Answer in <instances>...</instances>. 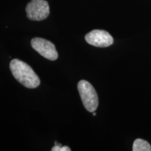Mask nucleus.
Returning <instances> with one entry per match:
<instances>
[{
    "mask_svg": "<svg viewBox=\"0 0 151 151\" xmlns=\"http://www.w3.org/2000/svg\"><path fill=\"white\" fill-rule=\"evenodd\" d=\"M13 76L20 83L27 88H36L40 85V79L32 67L18 59H14L10 63Z\"/></svg>",
    "mask_w": 151,
    "mask_h": 151,
    "instance_id": "obj_1",
    "label": "nucleus"
},
{
    "mask_svg": "<svg viewBox=\"0 0 151 151\" xmlns=\"http://www.w3.org/2000/svg\"><path fill=\"white\" fill-rule=\"evenodd\" d=\"M78 90L86 110L92 113L95 111L99 104V100L94 87L88 81L81 80L78 83Z\"/></svg>",
    "mask_w": 151,
    "mask_h": 151,
    "instance_id": "obj_2",
    "label": "nucleus"
},
{
    "mask_svg": "<svg viewBox=\"0 0 151 151\" xmlns=\"http://www.w3.org/2000/svg\"><path fill=\"white\" fill-rule=\"evenodd\" d=\"M27 16L29 20L41 21L50 14L48 3L45 0H32L26 6Z\"/></svg>",
    "mask_w": 151,
    "mask_h": 151,
    "instance_id": "obj_3",
    "label": "nucleus"
},
{
    "mask_svg": "<svg viewBox=\"0 0 151 151\" xmlns=\"http://www.w3.org/2000/svg\"><path fill=\"white\" fill-rule=\"evenodd\" d=\"M32 47L43 58L49 60H55L58 58L55 45L42 38H35L31 41Z\"/></svg>",
    "mask_w": 151,
    "mask_h": 151,
    "instance_id": "obj_4",
    "label": "nucleus"
},
{
    "mask_svg": "<svg viewBox=\"0 0 151 151\" xmlns=\"http://www.w3.org/2000/svg\"><path fill=\"white\" fill-rule=\"evenodd\" d=\"M88 43L95 47L105 48L113 44V39L110 34L105 30L94 29L85 37Z\"/></svg>",
    "mask_w": 151,
    "mask_h": 151,
    "instance_id": "obj_5",
    "label": "nucleus"
},
{
    "mask_svg": "<svg viewBox=\"0 0 151 151\" xmlns=\"http://www.w3.org/2000/svg\"><path fill=\"white\" fill-rule=\"evenodd\" d=\"M132 150L133 151H151V146L148 141L137 139L134 142Z\"/></svg>",
    "mask_w": 151,
    "mask_h": 151,
    "instance_id": "obj_6",
    "label": "nucleus"
},
{
    "mask_svg": "<svg viewBox=\"0 0 151 151\" xmlns=\"http://www.w3.org/2000/svg\"><path fill=\"white\" fill-rule=\"evenodd\" d=\"M52 151H70L71 149L68 146H62L61 144H59L55 142V146L52 147Z\"/></svg>",
    "mask_w": 151,
    "mask_h": 151,
    "instance_id": "obj_7",
    "label": "nucleus"
},
{
    "mask_svg": "<svg viewBox=\"0 0 151 151\" xmlns=\"http://www.w3.org/2000/svg\"><path fill=\"white\" fill-rule=\"evenodd\" d=\"M93 116H96V113H95V112H94H94H93Z\"/></svg>",
    "mask_w": 151,
    "mask_h": 151,
    "instance_id": "obj_8",
    "label": "nucleus"
}]
</instances>
